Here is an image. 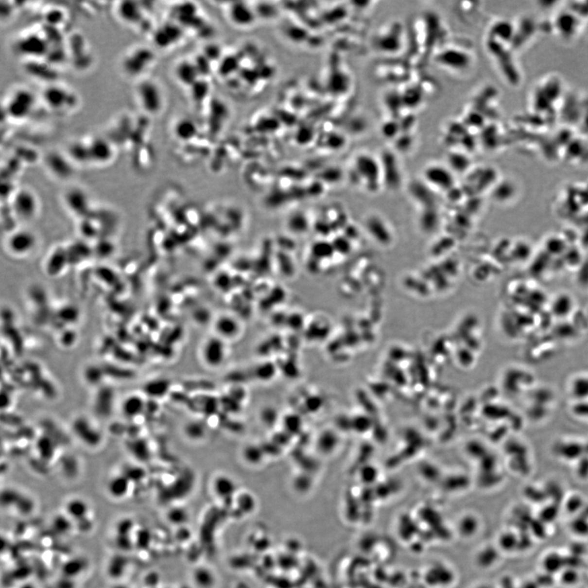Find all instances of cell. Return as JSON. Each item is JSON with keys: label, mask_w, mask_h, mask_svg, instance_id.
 I'll return each mask as SVG.
<instances>
[{"label": "cell", "mask_w": 588, "mask_h": 588, "mask_svg": "<svg viewBox=\"0 0 588 588\" xmlns=\"http://www.w3.org/2000/svg\"><path fill=\"white\" fill-rule=\"evenodd\" d=\"M155 58L156 56L151 48L144 45L136 46L123 55L121 62L122 69L128 76L141 77L151 69Z\"/></svg>", "instance_id": "obj_1"}, {"label": "cell", "mask_w": 588, "mask_h": 588, "mask_svg": "<svg viewBox=\"0 0 588 588\" xmlns=\"http://www.w3.org/2000/svg\"><path fill=\"white\" fill-rule=\"evenodd\" d=\"M141 109L149 115H157L164 106V94L159 85L151 79H142L136 87Z\"/></svg>", "instance_id": "obj_2"}, {"label": "cell", "mask_w": 588, "mask_h": 588, "mask_svg": "<svg viewBox=\"0 0 588 588\" xmlns=\"http://www.w3.org/2000/svg\"><path fill=\"white\" fill-rule=\"evenodd\" d=\"M36 99L33 92L27 88H18L8 97L6 112L14 120H24L33 112Z\"/></svg>", "instance_id": "obj_3"}, {"label": "cell", "mask_w": 588, "mask_h": 588, "mask_svg": "<svg viewBox=\"0 0 588 588\" xmlns=\"http://www.w3.org/2000/svg\"><path fill=\"white\" fill-rule=\"evenodd\" d=\"M42 97L48 107L58 112L72 109L77 102L76 96L73 92L64 86L56 84L48 85Z\"/></svg>", "instance_id": "obj_4"}, {"label": "cell", "mask_w": 588, "mask_h": 588, "mask_svg": "<svg viewBox=\"0 0 588 588\" xmlns=\"http://www.w3.org/2000/svg\"><path fill=\"white\" fill-rule=\"evenodd\" d=\"M435 62L441 67L453 71H464L471 66L472 58L467 52L460 49H443L435 57Z\"/></svg>", "instance_id": "obj_5"}, {"label": "cell", "mask_w": 588, "mask_h": 588, "mask_svg": "<svg viewBox=\"0 0 588 588\" xmlns=\"http://www.w3.org/2000/svg\"><path fill=\"white\" fill-rule=\"evenodd\" d=\"M204 363L210 368H218L223 365L226 357V347L223 341L212 338L205 343L202 348Z\"/></svg>", "instance_id": "obj_6"}, {"label": "cell", "mask_w": 588, "mask_h": 588, "mask_svg": "<svg viewBox=\"0 0 588 588\" xmlns=\"http://www.w3.org/2000/svg\"><path fill=\"white\" fill-rule=\"evenodd\" d=\"M356 169L360 177L365 180L371 184L370 182H377L380 177V172L381 170V162L378 160L374 156L368 154H361L357 156L355 161Z\"/></svg>", "instance_id": "obj_7"}, {"label": "cell", "mask_w": 588, "mask_h": 588, "mask_svg": "<svg viewBox=\"0 0 588 588\" xmlns=\"http://www.w3.org/2000/svg\"><path fill=\"white\" fill-rule=\"evenodd\" d=\"M89 148L90 160L99 164L110 161L114 156L112 144L102 137H94L87 141Z\"/></svg>", "instance_id": "obj_8"}, {"label": "cell", "mask_w": 588, "mask_h": 588, "mask_svg": "<svg viewBox=\"0 0 588 588\" xmlns=\"http://www.w3.org/2000/svg\"><path fill=\"white\" fill-rule=\"evenodd\" d=\"M17 48L21 53L33 57L43 56L49 50L48 40L36 35H29L19 39Z\"/></svg>", "instance_id": "obj_9"}, {"label": "cell", "mask_w": 588, "mask_h": 588, "mask_svg": "<svg viewBox=\"0 0 588 588\" xmlns=\"http://www.w3.org/2000/svg\"><path fill=\"white\" fill-rule=\"evenodd\" d=\"M398 25L391 26V28L381 32L377 38L378 49L385 53H393L398 51L401 46V30Z\"/></svg>", "instance_id": "obj_10"}, {"label": "cell", "mask_w": 588, "mask_h": 588, "mask_svg": "<svg viewBox=\"0 0 588 588\" xmlns=\"http://www.w3.org/2000/svg\"><path fill=\"white\" fill-rule=\"evenodd\" d=\"M117 15L121 21L127 24H138L144 17L143 8L140 3L135 1H123L119 3Z\"/></svg>", "instance_id": "obj_11"}, {"label": "cell", "mask_w": 588, "mask_h": 588, "mask_svg": "<svg viewBox=\"0 0 588 588\" xmlns=\"http://www.w3.org/2000/svg\"><path fill=\"white\" fill-rule=\"evenodd\" d=\"M74 431L77 436L85 443L92 445L99 442L100 435L97 430L85 418L80 417L74 422Z\"/></svg>", "instance_id": "obj_12"}, {"label": "cell", "mask_w": 588, "mask_h": 588, "mask_svg": "<svg viewBox=\"0 0 588 588\" xmlns=\"http://www.w3.org/2000/svg\"><path fill=\"white\" fill-rule=\"evenodd\" d=\"M230 17L234 23L239 26H249L255 19L253 10L244 3H234L230 9Z\"/></svg>", "instance_id": "obj_13"}, {"label": "cell", "mask_w": 588, "mask_h": 588, "mask_svg": "<svg viewBox=\"0 0 588 588\" xmlns=\"http://www.w3.org/2000/svg\"><path fill=\"white\" fill-rule=\"evenodd\" d=\"M181 36L179 28L173 25H165L158 29L155 34L154 40L160 48H168L178 40Z\"/></svg>", "instance_id": "obj_14"}, {"label": "cell", "mask_w": 588, "mask_h": 588, "mask_svg": "<svg viewBox=\"0 0 588 588\" xmlns=\"http://www.w3.org/2000/svg\"><path fill=\"white\" fill-rule=\"evenodd\" d=\"M176 79L186 86H193L198 81L200 75L197 67L194 63L185 62H180L175 70Z\"/></svg>", "instance_id": "obj_15"}, {"label": "cell", "mask_w": 588, "mask_h": 588, "mask_svg": "<svg viewBox=\"0 0 588 588\" xmlns=\"http://www.w3.org/2000/svg\"><path fill=\"white\" fill-rule=\"evenodd\" d=\"M130 484V480L124 474L114 476L108 482V493L114 499H123L129 492Z\"/></svg>", "instance_id": "obj_16"}, {"label": "cell", "mask_w": 588, "mask_h": 588, "mask_svg": "<svg viewBox=\"0 0 588 588\" xmlns=\"http://www.w3.org/2000/svg\"><path fill=\"white\" fill-rule=\"evenodd\" d=\"M426 176L430 182L440 187L449 186L453 182V176L451 172L446 168L440 165H432L427 168Z\"/></svg>", "instance_id": "obj_17"}, {"label": "cell", "mask_w": 588, "mask_h": 588, "mask_svg": "<svg viewBox=\"0 0 588 588\" xmlns=\"http://www.w3.org/2000/svg\"><path fill=\"white\" fill-rule=\"evenodd\" d=\"M212 489L220 498H230L236 489L235 481L226 475H219L213 479Z\"/></svg>", "instance_id": "obj_18"}, {"label": "cell", "mask_w": 588, "mask_h": 588, "mask_svg": "<svg viewBox=\"0 0 588 588\" xmlns=\"http://www.w3.org/2000/svg\"><path fill=\"white\" fill-rule=\"evenodd\" d=\"M197 126L194 121L188 118H183L177 121L174 126V134L181 141H189L197 134Z\"/></svg>", "instance_id": "obj_19"}, {"label": "cell", "mask_w": 588, "mask_h": 588, "mask_svg": "<svg viewBox=\"0 0 588 588\" xmlns=\"http://www.w3.org/2000/svg\"><path fill=\"white\" fill-rule=\"evenodd\" d=\"M89 507L86 502L81 499H72L66 504V514L74 521L87 517Z\"/></svg>", "instance_id": "obj_20"}, {"label": "cell", "mask_w": 588, "mask_h": 588, "mask_svg": "<svg viewBox=\"0 0 588 588\" xmlns=\"http://www.w3.org/2000/svg\"><path fill=\"white\" fill-rule=\"evenodd\" d=\"M46 162L49 169H52V171H54L55 173L67 176L69 173H71V165L69 164L66 156H62L61 154L52 152L47 156Z\"/></svg>", "instance_id": "obj_21"}, {"label": "cell", "mask_w": 588, "mask_h": 588, "mask_svg": "<svg viewBox=\"0 0 588 588\" xmlns=\"http://www.w3.org/2000/svg\"><path fill=\"white\" fill-rule=\"evenodd\" d=\"M128 557L125 555L119 554L115 555L110 558L108 563L107 573L110 578H120L125 573L126 569L128 567Z\"/></svg>", "instance_id": "obj_22"}, {"label": "cell", "mask_w": 588, "mask_h": 588, "mask_svg": "<svg viewBox=\"0 0 588 588\" xmlns=\"http://www.w3.org/2000/svg\"><path fill=\"white\" fill-rule=\"evenodd\" d=\"M69 157L73 160L79 162H87L90 160L88 143L83 141H76L69 145Z\"/></svg>", "instance_id": "obj_23"}, {"label": "cell", "mask_w": 588, "mask_h": 588, "mask_svg": "<svg viewBox=\"0 0 588 588\" xmlns=\"http://www.w3.org/2000/svg\"><path fill=\"white\" fill-rule=\"evenodd\" d=\"M144 406H145L144 400L141 399V397H138V396H132L123 401L122 409H123V414L126 416L134 417L136 416H138L141 412L143 411Z\"/></svg>", "instance_id": "obj_24"}, {"label": "cell", "mask_w": 588, "mask_h": 588, "mask_svg": "<svg viewBox=\"0 0 588 588\" xmlns=\"http://www.w3.org/2000/svg\"><path fill=\"white\" fill-rule=\"evenodd\" d=\"M565 562L564 558L560 554L553 553L548 554L544 558L543 562H542V565H543V568H544L545 571H547V573L553 574V573L559 572L562 569L564 565H565Z\"/></svg>", "instance_id": "obj_25"}, {"label": "cell", "mask_w": 588, "mask_h": 588, "mask_svg": "<svg viewBox=\"0 0 588 588\" xmlns=\"http://www.w3.org/2000/svg\"><path fill=\"white\" fill-rule=\"evenodd\" d=\"M86 561L81 559V558H76V559H72L69 561H67L65 564L64 566L62 568V572L64 574V577L66 578H74V576H77L78 574L82 573L83 571H85L86 567Z\"/></svg>", "instance_id": "obj_26"}, {"label": "cell", "mask_w": 588, "mask_h": 588, "mask_svg": "<svg viewBox=\"0 0 588 588\" xmlns=\"http://www.w3.org/2000/svg\"><path fill=\"white\" fill-rule=\"evenodd\" d=\"M169 386V381L164 379H157L149 381L145 386V391L151 397H160L166 394Z\"/></svg>", "instance_id": "obj_27"}, {"label": "cell", "mask_w": 588, "mask_h": 588, "mask_svg": "<svg viewBox=\"0 0 588 588\" xmlns=\"http://www.w3.org/2000/svg\"><path fill=\"white\" fill-rule=\"evenodd\" d=\"M73 519H70L67 514L58 515L54 517L52 522V527L55 532L59 535H67L73 527Z\"/></svg>", "instance_id": "obj_28"}, {"label": "cell", "mask_w": 588, "mask_h": 588, "mask_svg": "<svg viewBox=\"0 0 588 588\" xmlns=\"http://www.w3.org/2000/svg\"><path fill=\"white\" fill-rule=\"evenodd\" d=\"M499 546L502 550L512 552L519 547V538L513 533H504L499 537Z\"/></svg>", "instance_id": "obj_29"}, {"label": "cell", "mask_w": 588, "mask_h": 588, "mask_svg": "<svg viewBox=\"0 0 588 588\" xmlns=\"http://www.w3.org/2000/svg\"><path fill=\"white\" fill-rule=\"evenodd\" d=\"M243 456L248 463L257 464L263 458V451L257 445H248L243 450Z\"/></svg>", "instance_id": "obj_30"}, {"label": "cell", "mask_w": 588, "mask_h": 588, "mask_svg": "<svg viewBox=\"0 0 588 588\" xmlns=\"http://www.w3.org/2000/svg\"><path fill=\"white\" fill-rule=\"evenodd\" d=\"M448 159H449L450 165L453 167V169L463 171V169L467 166V157L464 155V153H462L459 151L450 152Z\"/></svg>", "instance_id": "obj_31"}, {"label": "cell", "mask_w": 588, "mask_h": 588, "mask_svg": "<svg viewBox=\"0 0 588 588\" xmlns=\"http://www.w3.org/2000/svg\"><path fill=\"white\" fill-rule=\"evenodd\" d=\"M498 552L495 548L487 547L479 555V563L484 567L491 566L498 560Z\"/></svg>", "instance_id": "obj_32"}, {"label": "cell", "mask_w": 588, "mask_h": 588, "mask_svg": "<svg viewBox=\"0 0 588 588\" xmlns=\"http://www.w3.org/2000/svg\"><path fill=\"white\" fill-rule=\"evenodd\" d=\"M151 535L147 529L139 530L136 537L135 545L141 550H146L151 543Z\"/></svg>", "instance_id": "obj_33"}, {"label": "cell", "mask_w": 588, "mask_h": 588, "mask_svg": "<svg viewBox=\"0 0 588 588\" xmlns=\"http://www.w3.org/2000/svg\"><path fill=\"white\" fill-rule=\"evenodd\" d=\"M133 528H134V523L132 519L129 518L121 519V521L116 524V535L130 536Z\"/></svg>", "instance_id": "obj_34"}, {"label": "cell", "mask_w": 588, "mask_h": 588, "mask_svg": "<svg viewBox=\"0 0 588 588\" xmlns=\"http://www.w3.org/2000/svg\"><path fill=\"white\" fill-rule=\"evenodd\" d=\"M186 432L190 438L199 439L204 436L205 430L202 424L199 422H191L186 427Z\"/></svg>", "instance_id": "obj_35"}, {"label": "cell", "mask_w": 588, "mask_h": 588, "mask_svg": "<svg viewBox=\"0 0 588 588\" xmlns=\"http://www.w3.org/2000/svg\"><path fill=\"white\" fill-rule=\"evenodd\" d=\"M115 544L117 546L118 548L122 552H128V551L132 550L133 546L135 545L131 538V536H125V535H116Z\"/></svg>", "instance_id": "obj_36"}, {"label": "cell", "mask_w": 588, "mask_h": 588, "mask_svg": "<svg viewBox=\"0 0 588 588\" xmlns=\"http://www.w3.org/2000/svg\"><path fill=\"white\" fill-rule=\"evenodd\" d=\"M578 573L573 569H568L564 571L560 576V581L565 585L572 586L577 583L578 580Z\"/></svg>", "instance_id": "obj_37"}, {"label": "cell", "mask_w": 588, "mask_h": 588, "mask_svg": "<svg viewBox=\"0 0 588 588\" xmlns=\"http://www.w3.org/2000/svg\"><path fill=\"white\" fill-rule=\"evenodd\" d=\"M558 509L555 506H547L542 510L540 518L543 523L553 521L557 517Z\"/></svg>", "instance_id": "obj_38"}, {"label": "cell", "mask_w": 588, "mask_h": 588, "mask_svg": "<svg viewBox=\"0 0 588 588\" xmlns=\"http://www.w3.org/2000/svg\"><path fill=\"white\" fill-rule=\"evenodd\" d=\"M572 529L577 535H586L588 534V522L584 519L579 518L573 522Z\"/></svg>", "instance_id": "obj_39"}, {"label": "cell", "mask_w": 588, "mask_h": 588, "mask_svg": "<svg viewBox=\"0 0 588 588\" xmlns=\"http://www.w3.org/2000/svg\"><path fill=\"white\" fill-rule=\"evenodd\" d=\"M185 514L184 511H182V509L176 508L170 510L168 514V518L169 521L173 524H181V522L184 521Z\"/></svg>", "instance_id": "obj_40"}, {"label": "cell", "mask_w": 588, "mask_h": 588, "mask_svg": "<svg viewBox=\"0 0 588 588\" xmlns=\"http://www.w3.org/2000/svg\"><path fill=\"white\" fill-rule=\"evenodd\" d=\"M464 523V533L467 535H473L474 533L476 532L477 528H478V521L476 520V518L474 517H467L466 519H463Z\"/></svg>", "instance_id": "obj_41"}, {"label": "cell", "mask_w": 588, "mask_h": 588, "mask_svg": "<svg viewBox=\"0 0 588 588\" xmlns=\"http://www.w3.org/2000/svg\"><path fill=\"white\" fill-rule=\"evenodd\" d=\"M582 506H583L582 499H579L578 497H576V498H573V499H570L568 501L567 504H566V509H567L568 512L574 513V512H578V510L582 507Z\"/></svg>", "instance_id": "obj_42"}, {"label": "cell", "mask_w": 588, "mask_h": 588, "mask_svg": "<svg viewBox=\"0 0 588 588\" xmlns=\"http://www.w3.org/2000/svg\"><path fill=\"white\" fill-rule=\"evenodd\" d=\"M102 373L103 372H102L100 368H95V367L87 368V371H86V377H87V381L92 382V383L98 382L99 380L95 376L98 375V377H102Z\"/></svg>", "instance_id": "obj_43"}, {"label": "cell", "mask_w": 588, "mask_h": 588, "mask_svg": "<svg viewBox=\"0 0 588 588\" xmlns=\"http://www.w3.org/2000/svg\"><path fill=\"white\" fill-rule=\"evenodd\" d=\"M78 522L79 525V529L83 533H87L89 531L90 529H92V521L88 519L87 517H85L84 519H80Z\"/></svg>", "instance_id": "obj_44"}, {"label": "cell", "mask_w": 588, "mask_h": 588, "mask_svg": "<svg viewBox=\"0 0 588 588\" xmlns=\"http://www.w3.org/2000/svg\"><path fill=\"white\" fill-rule=\"evenodd\" d=\"M397 131V124L391 122V123H385V125H384L383 127V131H382V132H383L384 134H385L386 136H387V137H388V136H392V137H393V136L396 135Z\"/></svg>", "instance_id": "obj_45"}, {"label": "cell", "mask_w": 588, "mask_h": 588, "mask_svg": "<svg viewBox=\"0 0 588 588\" xmlns=\"http://www.w3.org/2000/svg\"><path fill=\"white\" fill-rule=\"evenodd\" d=\"M56 588H74V584L71 582V578L64 577V578L62 580L60 581L57 583Z\"/></svg>", "instance_id": "obj_46"}, {"label": "cell", "mask_w": 588, "mask_h": 588, "mask_svg": "<svg viewBox=\"0 0 588 588\" xmlns=\"http://www.w3.org/2000/svg\"><path fill=\"white\" fill-rule=\"evenodd\" d=\"M522 588H539L538 583L535 581H529L522 586Z\"/></svg>", "instance_id": "obj_47"}, {"label": "cell", "mask_w": 588, "mask_h": 588, "mask_svg": "<svg viewBox=\"0 0 588 588\" xmlns=\"http://www.w3.org/2000/svg\"><path fill=\"white\" fill-rule=\"evenodd\" d=\"M491 588V587H490V586L483 585V586H481V587H478V588Z\"/></svg>", "instance_id": "obj_48"}, {"label": "cell", "mask_w": 588, "mask_h": 588, "mask_svg": "<svg viewBox=\"0 0 588 588\" xmlns=\"http://www.w3.org/2000/svg\"><path fill=\"white\" fill-rule=\"evenodd\" d=\"M34 588V587H32V586H31V585H26V586H24V587H22V588Z\"/></svg>", "instance_id": "obj_49"}]
</instances>
